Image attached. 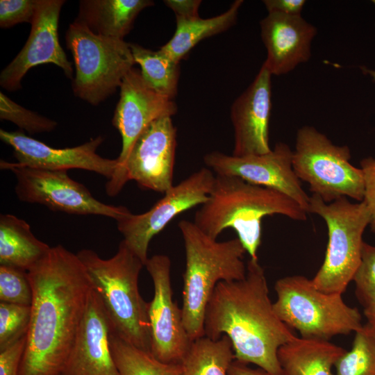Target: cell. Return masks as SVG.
<instances>
[{"mask_svg":"<svg viewBox=\"0 0 375 375\" xmlns=\"http://www.w3.org/2000/svg\"><path fill=\"white\" fill-rule=\"evenodd\" d=\"M260 26L267 50L262 65L272 76L286 74L310 58L311 44L317 30L301 15L268 12Z\"/></svg>","mask_w":375,"mask_h":375,"instance_id":"20","label":"cell"},{"mask_svg":"<svg viewBox=\"0 0 375 375\" xmlns=\"http://www.w3.org/2000/svg\"><path fill=\"white\" fill-rule=\"evenodd\" d=\"M215 180L214 172L203 167L167 190L149 210L130 213L117 221L127 247L145 265L151 239L177 215L205 203Z\"/></svg>","mask_w":375,"mask_h":375,"instance_id":"12","label":"cell"},{"mask_svg":"<svg viewBox=\"0 0 375 375\" xmlns=\"http://www.w3.org/2000/svg\"><path fill=\"white\" fill-rule=\"evenodd\" d=\"M38 0H1L0 26L10 28L19 23L31 24Z\"/></svg>","mask_w":375,"mask_h":375,"instance_id":"33","label":"cell"},{"mask_svg":"<svg viewBox=\"0 0 375 375\" xmlns=\"http://www.w3.org/2000/svg\"><path fill=\"white\" fill-rule=\"evenodd\" d=\"M345 351L328 340L296 336L279 348L278 358L283 375H333Z\"/></svg>","mask_w":375,"mask_h":375,"instance_id":"22","label":"cell"},{"mask_svg":"<svg viewBox=\"0 0 375 375\" xmlns=\"http://www.w3.org/2000/svg\"><path fill=\"white\" fill-rule=\"evenodd\" d=\"M247 365L234 360L228 369V375H268L260 368L253 369Z\"/></svg>","mask_w":375,"mask_h":375,"instance_id":"38","label":"cell"},{"mask_svg":"<svg viewBox=\"0 0 375 375\" xmlns=\"http://www.w3.org/2000/svg\"><path fill=\"white\" fill-rule=\"evenodd\" d=\"M274 215L295 221L307 219L306 210L277 190L235 176L215 175L211 192L195 212L194 223L215 239L225 229L233 228L250 258L258 259L262 219Z\"/></svg>","mask_w":375,"mask_h":375,"instance_id":"3","label":"cell"},{"mask_svg":"<svg viewBox=\"0 0 375 375\" xmlns=\"http://www.w3.org/2000/svg\"><path fill=\"white\" fill-rule=\"evenodd\" d=\"M242 0L235 1L224 12L202 19L176 18V30L172 38L160 49L174 60L180 62L202 40L226 31L236 22Z\"/></svg>","mask_w":375,"mask_h":375,"instance_id":"24","label":"cell"},{"mask_svg":"<svg viewBox=\"0 0 375 375\" xmlns=\"http://www.w3.org/2000/svg\"><path fill=\"white\" fill-rule=\"evenodd\" d=\"M292 153L287 144L279 142L265 154L238 157L215 151L206 154L203 161L215 175L235 176L277 190L308 212L310 197L293 169Z\"/></svg>","mask_w":375,"mask_h":375,"instance_id":"14","label":"cell"},{"mask_svg":"<svg viewBox=\"0 0 375 375\" xmlns=\"http://www.w3.org/2000/svg\"><path fill=\"white\" fill-rule=\"evenodd\" d=\"M130 47L145 82L158 93L173 99L177 93L179 62L160 49L152 51L135 43H130Z\"/></svg>","mask_w":375,"mask_h":375,"instance_id":"26","label":"cell"},{"mask_svg":"<svg viewBox=\"0 0 375 375\" xmlns=\"http://www.w3.org/2000/svg\"><path fill=\"white\" fill-rule=\"evenodd\" d=\"M274 290L276 314L302 338L328 340L335 335L355 333L363 326L358 309L348 306L342 294L322 292L306 276L281 278Z\"/></svg>","mask_w":375,"mask_h":375,"instance_id":"6","label":"cell"},{"mask_svg":"<svg viewBox=\"0 0 375 375\" xmlns=\"http://www.w3.org/2000/svg\"><path fill=\"white\" fill-rule=\"evenodd\" d=\"M110 330L99 297L92 288L62 375H120L110 349Z\"/></svg>","mask_w":375,"mask_h":375,"instance_id":"19","label":"cell"},{"mask_svg":"<svg viewBox=\"0 0 375 375\" xmlns=\"http://www.w3.org/2000/svg\"><path fill=\"white\" fill-rule=\"evenodd\" d=\"M151 0H82L74 22L97 35L124 40L139 13Z\"/></svg>","mask_w":375,"mask_h":375,"instance_id":"21","label":"cell"},{"mask_svg":"<svg viewBox=\"0 0 375 375\" xmlns=\"http://www.w3.org/2000/svg\"><path fill=\"white\" fill-rule=\"evenodd\" d=\"M204 335L213 340L226 335L235 360L256 365L268 375H283L278 351L296 335L276 314L258 259L249 260L244 278L216 285L206 310Z\"/></svg>","mask_w":375,"mask_h":375,"instance_id":"2","label":"cell"},{"mask_svg":"<svg viewBox=\"0 0 375 375\" xmlns=\"http://www.w3.org/2000/svg\"><path fill=\"white\" fill-rule=\"evenodd\" d=\"M119 88L112 124L120 133L122 146L115 173L122 167L135 142L149 124L161 117H172L177 112L173 99L153 90L138 69L133 67L127 73Z\"/></svg>","mask_w":375,"mask_h":375,"instance_id":"17","label":"cell"},{"mask_svg":"<svg viewBox=\"0 0 375 375\" xmlns=\"http://www.w3.org/2000/svg\"><path fill=\"white\" fill-rule=\"evenodd\" d=\"M176 128L171 117L149 124L135 142L125 162L107 181L106 193L117 195L128 181L165 194L173 187Z\"/></svg>","mask_w":375,"mask_h":375,"instance_id":"11","label":"cell"},{"mask_svg":"<svg viewBox=\"0 0 375 375\" xmlns=\"http://www.w3.org/2000/svg\"><path fill=\"white\" fill-rule=\"evenodd\" d=\"M360 164L365 184L363 201L370 212L369 226L371 231L375 234V158H365L360 160Z\"/></svg>","mask_w":375,"mask_h":375,"instance_id":"34","label":"cell"},{"mask_svg":"<svg viewBox=\"0 0 375 375\" xmlns=\"http://www.w3.org/2000/svg\"><path fill=\"white\" fill-rule=\"evenodd\" d=\"M63 0H38L31 22L29 37L19 53L1 71L0 85L6 90L15 91L31 68L43 64H53L72 78L71 62L58 39V22Z\"/></svg>","mask_w":375,"mask_h":375,"instance_id":"15","label":"cell"},{"mask_svg":"<svg viewBox=\"0 0 375 375\" xmlns=\"http://www.w3.org/2000/svg\"><path fill=\"white\" fill-rule=\"evenodd\" d=\"M200 0H165L164 3L175 14L176 18L194 19L199 17Z\"/></svg>","mask_w":375,"mask_h":375,"instance_id":"37","label":"cell"},{"mask_svg":"<svg viewBox=\"0 0 375 375\" xmlns=\"http://www.w3.org/2000/svg\"><path fill=\"white\" fill-rule=\"evenodd\" d=\"M31 320L19 375H62L92 285L77 254L62 245L27 271Z\"/></svg>","mask_w":375,"mask_h":375,"instance_id":"1","label":"cell"},{"mask_svg":"<svg viewBox=\"0 0 375 375\" xmlns=\"http://www.w3.org/2000/svg\"><path fill=\"white\" fill-rule=\"evenodd\" d=\"M372 3L375 5V0H372Z\"/></svg>","mask_w":375,"mask_h":375,"instance_id":"41","label":"cell"},{"mask_svg":"<svg viewBox=\"0 0 375 375\" xmlns=\"http://www.w3.org/2000/svg\"><path fill=\"white\" fill-rule=\"evenodd\" d=\"M360 69L365 74L369 75L375 81V70L368 69L365 67H361Z\"/></svg>","mask_w":375,"mask_h":375,"instance_id":"40","label":"cell"},{"mask_svg":"<svg viewBox=\"0 0 375 375\" xmlns=\"http://www.w3.org/2000/svg\"><path fill=\"white\" fill-rule=\"evenodd\" d=\"M31 306L0 302V351L26 335Z\"/></svg>","mask_w":375,"mask_h":375,"instance_id":"29","label":"cell"},{"mask_svg":"<svg viewBox=\"0 0 375 375\" xmlns=\"http://www.w3.org/2000/svg\"><path fill=\"white\" fill-rule=\"evenodd\" d=\"M112 357L120 375H180L181 363L159 361L150 352L140 349L110 333Z\"/></svg>","mask_w":375,"mask_h":375,"instance_id":"27","label":"cell"},{"mask_svg":"<svg viewBox=\"0 0 375 375\" xmlns=\"http://www.w3.org/2000/svg\"><path fill=\"white\" fill-rule=\"evenodd\" d=\"M351 151L346 145L334 144L326 135L311 126L297 133L292 167L300 181L324 202L342 197L362 201L363 174L350 162Z\"/></svg>","mask_w":375,"mask_h":375,"instance_id":"9","label":"cell"},{"mask_svg":"<svg viewBox=\"0 0 375 375\" xmlns=\"http://www.w3.org/2000/svg\"><path fill=\"white\" fill-rule=\"evenodd\" d=\"M308 212L324 219L328 235L324 260L312 282L322 292L342 294L360 262L362 235L369 224V210L363 201L351 203L342 197L326 203L312 194Z\"/></svg>","mask_w":375,"mask_h":375,"instance_id":"7","label":"cell"},{"mask_svg":"<svg viewBox=\"0 0 375 375\" xmlns=\"http://www.w3.org/2000/svg\"><path fill=\"white\" fill-rule=\"evenodd\" d=\"M1 169L16 177L15 193L20 201L45 206L53 211L77 215H101L118 221L131 213L122 206L104 203L67 171L32 168L1 160Z\"/></svg>","mask_w":375,"mask_h":375,"instance_id":"10","label":"cell"},{"mask_svg":"<svg viewBox=\"0 0 375 375\" xmlns=\"http://www.w3.org/2000/svg\"><path fill=\"white\" fill-rule=\"evenodd\" d=\"M271 77L272 74L262 65L252 83L231 106L234 156L261 155L272 150L269 144Z\"/></svg>","mask_w":375,"mask_h":375,"instance_id":"18","label":"cell"},{"mask_svg":"<svg viewBox=\"0 0 375 375\" xmlns=\"http://www.w3.org/2000/svg\"><path fill=\"white\" fill-rule=\"evenodd\" d=\"M373 327H374V326H373ZM374 330H375V327H374Z\"/></svg>","mask_w":375,"mask_h":375,"instance_id":"42","label":"cell"},{"mask_svg":"<svg viewBox=\"0 0 375 375\" xmlns=\"http://www.w3.org/2000/svg\"><path fill=\"white\" fill-rule=\"evenodd\" d=\"M65 39L75 66L74 93L91 105L115 93L135 64L130 43L97 35L80 23L69 24Z\"/></svg>","mask_w":375,"mask_h":375,"instance_id":"8","label":"cell"},{"mask_svg":"<svg viewBox=\"0 0 375 375\" xmlns=\"http://www.w3.org/2000/svg\"><path fill=\"white\" fill-rule=\"evenodd\" d=\"M0 138L13 149L16 163L21 166L49 170L80 169L94 172L108 181L114 175L117 159L100 156L97 150L103 143L101 135L84 144L68 148L51 147L43 142L28 137L22 130H0Z\"/></svg>","mask_w":375,"mask_h":375,"instance_id":"16","label":"cell"},{"mask_svg":"<svg viewBox=\"0 0 375 375\" xmlns=\"http://www.w3.org/2000/svg\"><path fill=\"white\" fill-rule=\"evenodd\" d=\"M268 12L299 16L303 10L304 0H265L262 1Z\"/></svg>","mask_w":375,"mask_h":375,"instance_id":"36","label":"cell"},{"mask_svg":"<svg viewBox=\"0 0 375 375\" xmlns=\"http://www.w3.org/2000/svg\"><path fill=\"white\" fill-rule=\"evenodd\" d=\"M0 119L14 123L30 134L50 132L57 126L55 121L22 107L3 92L0 93Z\"/></svg>","mask_w":375,"mask_h":375,"instance_id":"30","label":"cell"},{"mask_svg":"<svg viewBox=\"0 0 375 375\" xmlns=\"http://www.w3.org/2000/svg\"><path fill=\"white\" fill-rule=\"evenodd\" d=\"M364 315L367 319V324L375 327V305L365 308Z\"/></svg>","mask_w":375,"mask_h":375,"instance_id":"39","label":"cell"},{"mask_svg":"<svg viewBox=\"0 0 375 375\" xmlns=\"http://www.w3.org/2000/svg\"><path fill=\"white\" fill-rule=\"evenodd\" d=\"M77 256L83 263L110 324L111 332L124 341L145 351H151L148 302L138 288L142 261L122 240L117 253L101 258L91 249ZM151 353V352H150Z\"/></svg>","mask_w":375,"mask_h":375,"instance_id":"4","label":"cell"},{"mask_svg":"<svg viewBox=\"0 0 375 375\" xmlns=\"http://www.w3.org/2000/svg\"><path fill=\"white\" fill-rule=\"evenodd\" d=\"M352 281L364 308L375 305V246L363 242L360 262Z\"/></svg>","mask_w":375,"mask_h":375,"instance_id":"32","label":"cell"},{"mask_svg":"<svg viewBox=\"0 0 375 375\" xmlns=\"http://www.w3.org/2000/svg\"><path fill=\"white\" fill-rule=\"evenodd\" d=\"M171 260L158 254L149 258L144 266L153 281V297L148 302L151 353L160 362L179 364L192 341L184 327L181 308L173 300Z\"/></svg>","mask_w":375,"mask_h":375,"instance_id":"13","label":"cell"},{"mask_svg":"<svg viewBox=\"0 0 375 375\" xmlns=\"http://www.w3.org/2000/svg\"><path fill=\"white\" fill-rule=\"evenodd\" d=\"M32 296V288L26 271L0 265L1 302L31 306Z\"/></svg>","mask_w":375,"mask_h":375,"instance_id":"31","label":"cell"},{"mask_svg":"<svg viewBox=\"0 0 375 375\" xmlns=\"http://www.w3.org/2000/svg\"><path fill=\"white\" fill-rule=\"evenodd\" d=\"M51 247L38 240L30 225L11 214L0 215V265L28 271Z\"/></svg>","mask_w":375,"mask_h":375,"instance_id":"23","label":"cell"},{"mask_svg":"<svg viewBox=\"0 0 375 375\" xmlns=\"http://www.w3.org/2000/svg\"><path fill=\"white\" fill-rule=\"evenodd\" d=\"M235 360L230 339L213 340L206 336L194 340L183 358L180 375H228Z\"/></svg>","mask_w":375,"mask_h":375,"instance_id":"25","label":"cell"},{"mask_svg":"<svg viewBox=\"0 0 375 375\" xmlns=\"http://www.w3.org/2000/svg\"><path fill=\"white\" fill-rule=\"evenodd\" d=\"M185 247L183 274V322L194 341L203 337L207 305L220 281L242 280L247 274L243 258L247 253L238 238L219 242L199 228L194 222L178 224Z\"/></svg>","mask_w":375,"mask_h":375,"instance_id":"5","label":"cell"},{"mask_svg":"<svg viewBox=\"0 0 375 375\" xmlns=\"http://www.w3.org/2000/svg\"><path fill=\"white\" fill-rule=\"evenodd\" d=\"M335 375H375V330L367 324L355 332L351 349L337 360Z\"/></svg>","mask_w":375,"mask_h":375,"instance_id":"28","label":"cell"},{"mask_svg":"<svg viewBox=\"0 0 375 375\" xmlns=\"http://www.w3.org/2000/svg\"><path fill=\"white\" fill-rule=\"evenodd\" d=\"M26 335L0 351V375H19Z\"/></svg>","mask_w":375,"mask_h":375,"instance_id":"35","label":"cell"}]
</instances>
